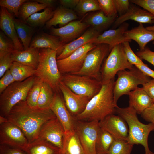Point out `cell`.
Here are the masks:
<instances>
[{
	"instance_id": "cell-1",
	"label": "cell",
	"mask_w": 154,
	"mask_h": 154,
	"mask_svg": "<svg viewBox=\"0 0 154 154\" xmlns=\"http://www.w3.org/2000/svg\"><path fill=\"white\" fill-rule=\"evenodd\" d=\"M5 117L21 130L29 143L37 139L44 124L56 118L50 108H33L28 105L26 100L16 104Z\"/></svg>"
},
{
	"instance_id": "cell-2",
	"label": "cell",
	"mask_w": 154,
	"mask_h": 154,
	"mask_svg": "<svg viewBox=\"0 0 154 154\" xmlns=\"http://www.w3.org/2000/svg\"><path fill=\"white\" fill-rule=\"evenodd\" d=\"M114 79L103 84L99 92L89 100L84 110L74 117V120L100 121L116 112L118 106L115 104L114 99Z\"/></svg>"
},
{
	"instance_id": "cell-3",
	"label": "cell",
	"mask_w": 154,
	"mask_h": 154,
	"mask_svg": "<svg viewBox=\"0 0 154 154\" xmlns=\"http://www.w3.org/2000/svg\"><path fill=\"white\" fill-rule=\"evenodd\" d=\"M116 112L126 122L129 131L127 141L133 145L141 144L144 148L145 154H154L149 149L148 138L150 133L154 131V125L151 123L145 124L138 119L137 113L133 108L129 106L116 108Z\"/></svg>"
},
{
	"instance_id": "cell-4",
	"label": "cell",
	"mask_w": 154,
	"mask_h": 154,
	"mask_svg": "<svg viewBox=\"0 0 154 154\" xmlns=\"http://www.w3.org/2000/svg\"><path fill=\"white\" fill-rule=\"evenodd\" d=\"M57 52L49 48L40 49L38 64L34 76L46 83L55 93L60 91L59 85L62 74L57 63Z\"/></svg>"
},
{
	"instance_id": "cell-5",
	"label": "cell",
	"mask_w": 154,
	"mask_h": 154,
	"mask_svg": "<svg viewBox=\"0 0 154 154\" xmlns=\"http://www.w3.org/2000/svg\"><path fill=\"white\" fill-rule=\"evenodd\" d=\"M36 78L34 76L22 81H15L0 94V116L6 117L16 104L26 100Z\"/></svg>"
},
{
	"instance_id": "cell-6",
	"label": "cell",
	"mask_w": 154,
	"mask_h": 154,
	"mask_svg": "<svg viewBox=\"0 0 154 154\" xmlns=\"http://www.w3.org/2000/svg\"><path fill=\"white\" fill-rule=\"evenodd\" d=\"M117 74V78L115 81L113 88L114 101L116 105L121 96L128 95L138 85H142L151 79L135 66L131 69L120 71Z\"/></svg>"
},
{
	"instance_id": "cell-7",
	"label": "cell",
	"mask_w": 154,
	"mask_h": 154,
	"mask_svg": "<svg viewBox=\"0 0 154 154\" xmlns=\"http://www.w3.org/2000/svg\"><path fill=\"white\" fill-rule=\"evenodd\" d=\"M133 66L127 59L122 43L115 46L110 52L101 70L102 84L114 79L119 71L131 69Z\"/></svg>"
},
{
	"instance_id": "cell-8",
	"label": "cell",
	"mask_w": 154,
	"mask_h": 154,
	"mask_svg": "<svg viewBox=\"0 0 154 154\" xmlns=\"http://www.w3.org/2000/svg\"><path fill=\"white\" fill-rule=\"evenodd\" d=\"M62 81L74 93L90 99L99 92L102 84L89 76L71 74H62Z\"/></svg>"
},
{
	"instance_id": "cell-9",
	"label": "cell",
	"mask_w": 154,
	"mask_h": 154,
	"mask_svg": "<svg viewBox=\"0 0 154 154\" xmlns=\"http://www.w3.org/2000/svg\"><path fill=\"white\" fill-rule=\"evenodd\" d=\"M109 52L108 44H96L87 54L81 69L78 72L72 74L86 76L101 81V66Z\"/></svg>"
},
{
	"instance_id": "cell-10",
	"label": "cell",
	"mask_w": 154,
	"mask_h": 154,
	"mask_svg": "<svg viewBox=\"0 0 154 154\" xmlns=\"http://www.w3.org/2000/svg\"><path fill=\"white\" fill-rule=\"evenodd\" d=\"M99 121L74 120V129L85 154H97L96 144L100 128Z\"/></svg>"
},
{
	"instance_id": "cell-11",
	"label": "cell",
	"mask_w": 154,
	"mask_h": 154,
	"mask_svg": "<svg viewBox=\"0 0 154 154\" xmlns=\"http://www.w3.org/2000/svg\"><path fill=\"white\" fill-rule=\"evenodd\" d=\"M96 44L89 43L78 49L68 57L57 60L58 67L62 74H73L78 72L82 67L88 53Z\"/></svg>"
},
{
	"instance_id": "cell-12",
	"label": "cell",
	"mask_w": 154,
	"mask_h": 154,
	"mask_svg": "<svg viewBox=\"0 0 154 154\" xmlns=\"http://www.w3.org/2000/svg\"><path fill=\"white\" fill-rule=\"evenodd\" d=\"M29 143L21 130L9 121L0 125V144L25 151Z\"/></svg>"
},
{
	"instance_id": "cell-13",
	"label": "cell",
	"mask_w": 154,
	"mask_h": 154,
	"mask_svg": "<svg viewBox=\"0 0 154 154\" xmlns=\"http://www.w3.org/2000/svg\"><path fill=\"white\" fill-rule=\"evenodd\" d=\"M65 133L62 125L56 118L49 120L43 124L37 139L47 142L61 150Z\"/></svg>"
},
{
	"instance_id": "cell-14",
	"label": "cell",
	"mask_w": 154,
	"mask_h": 154,
	"mask_svg": "<svg viewBox=\"0 0 154 154\" xmlns=\"http://www.w3.org/2000/svg\"><path fill=\"white\" fill-rule=\"evenodd\" d=\"M59 87L66 106L73 117L83 112L90 99L74 93L62 81L60 83Z\"/></svg>"
},
{
	"instance_id": "cell-15",
	"label": "cell",
	"mask_w": 154,
	"mask_h": 154,
	"mask_svg": "<svg viewBox=\"0 0 154 154\" xmlns=\"http://www.w3.org/2000/svg\"><path fill=\"white\" fill-rule=\"evenodd\" d=\"M100 127L110 134L115 139L127 140L129 128L125 121L119 116L108 115L99 121Z\"/></svg>"
},
{
	"instance_id": "cell-16",
	"label": "cell",
	"mask_w": 154,
	"mask_h": 154,
	"mask_svg": "<svg viewBox=\"0 0 154 154\" xmlns=\"http://www.w3.org/2000/svg\"><path fill=\"white\" fill-rule=\"evenodd\" d=\"M82 20L73 21L60 28H52L51 33L58 37L64 44L72 42L81 36L90 26Z\"/></svg>"
},
{
	"instance_id": "cell-17",
	"label": "cell",
	"mask_w": 154,
	"mask_h": 154,
	"mask_svg": "<svg viewBox=\"0 0 154 154\" xmlns=\"http://www.w3.org/2000/svg\"><path fill=\"white\" fill-rule=\"evenodd\" d=\"M129 24L124 22L119 27L114 29H110L100 34L98 37L91 43L95 44H108L110 52L115 46L124 42H131L125 35V32L128 30Z\"/></svg>"
},
{
	"instance_id": "cell-18",
	"label": "cell",
	"mask_w": 154,
	"mask_h": 154,
	"mask_svg": "<svg viewBox=\"0 0 154 154\" xmlns=\"http://www.w3.org/2000/svg\"><path fill=\"white\" fill-rule=\"evenodd\" d=\"M58 93L55 92L50 109L62 125L65 132L74 130V117Z\"/></svg>"
},
{
	"instance_id": "cell-19",
	"label": "cell",
	"mask_w": 154,
	"mask_h": 154,
	"mask_svg": "<svg viewBox=\"0 0 154 154\" xmlns=\"http://www.w3.org/2000/svg\"><path fill=\"white\" fill-rule=\"evenodd\" d=\"M12 14L6 8L1 7L0 12V27L4 33L13 42L16 50L23 51V47L17 36Z\"/></svg>"
},
{
	"instance_id": "cell-20",
	"label": "cell",
	"mask_w": 154,
	"mask_h": 154,
	"mask_svg": "<svg viewBox=\"0 0 154 154\" xmlns=\"http://www.w3.org/2000/svg\"><path fill=\"white\" fill-rule=\"evenodd\" d=\"M100 33L91 27L88 29L79 37L64 45L62 52L57 57V60L65 58L81 46L91 43L98 37Z\"/></svg>"
},
{
	"instance_id": "cell-21",
	"label": "cell",
	"mask_w": 154,
	"mask_h": 154,
	"mask_svg": "<svg viewBox=\"0 0 154 154\" xmlns=\"http://www.w3.org/2000/svg\"><path fill=\"white\" fill-rule=\"evenodd\" d=\"M135 21L139 23H154V15L147 11L131 4L127 11L117 17L114 23L117 27L127 20Z\"/></svg>"
},
{
	"instance_id": "cell-22",
	"label": "cell",
	"mask_w": 154,
	"mask_h": 154,
	"mask_svg": "<svg viewBox=\"0 0 154 154\" xmlns=\"http://www.w3.org/2000/svg\"><path fill=\"white\" fill-rule=\"evenodd\" d=\"M65 44L60 38L55 35L45 33L35 36L31 41L29 47L41 48H49L56 51L58 56L62 52Z\"/></svg>"
},
{
	"instance_id": "cell-23",
	"label": "cell",
	"mask_w": 154,
	"mask_h": 154,
	"mask_svg": "<svg viewBox=\"0 0 154 154\" xmlns=\"http://www.w3.org/2000/svg\"><path fill=\"white\" fill-rule=\"evenodd\" d=\"M128 95L129 106L138 114H141L145 109L154 106V103L142 87H137Z\"/></svg>"
},
{
	"instance_id": "cell-24",
	"label": "cell",
	"mask_w": 154,
	"mask_h": 154,
	"mask_svg": "<svg viewBox=\"0 0 154 154\" xmlns=\"http://www.w3.org/2000/svg\"><path fill=\"white\" fill-rule=\"evenodd\" d=\"M40 48L29 47L23 51L15 50L11 54L13 62L31 67L36 70L38 64Z\"/></svg>"
},
{
	"instance_id": "cell-25",
	"label": "cell",
	"mask_w": 154,
	"mask_h": 154,
	"mask_svg": "<svg viewBox=\"0 0 154 154\" xmlns=\"http://www.w3.org/2000/svg\"><path fill=\"white\" fill-rule=\"evenodd\" d=\"M124 35L128 39L136 42L140 50L144 49L148 43L154 40V31L147 30L142 23H139L138 26L127 30Z\"/></svg>"
},
{
	"instance_id": "cell-26",
	"label": "cell",
	"mask_w": 154,
	"mask_h": 154,
	"mask_svg": "<svg viewBox=\"0 0 154 154\" xmlns=\"http://www.w3.org/2000/svg\"><path fill=\"white\" fill-rule=\"evenodd\" d=\"M117 16L108 17L100 10L87 15L83 22L100 33L106 29L114 23L117 18Z\"/></svg>"
},
{
	"instance_id": "cell-27",
	"label": "cell",
	"mask_w": 154,
	"mask_h": 154,
	"mask_svg": "<svg viewBox=\"0 0 154 154\" xmlns=\"http://www.w3.org/2000/svg\"><path fill=\"white\" fill-rule=\"evenodd\" d=\"M78 18L73 11L61 6L54 11L52 17L46 23V27L49 28L59 25L61 27Z\"/></svg>"
},
{
	"instance_id": "cell-28",
	"label": "cell",
	"mask_w": 154,
	"mask_h": 154,
	"mask_svg": "<svg viewBox=\"0 0 154 154\" xmlns=\"http://www.w3.org/2000/svg\"><path fill=\"white\" fill-rule=\"evenodd\" d=\"M61 154H85L82 145L74 130L65 132Z\"/></svg>"
},
{
	"instance_id": "cell-29",
	"label": "cell",
	"mask_w": 154,
	"mask_h": 154,
	"mask_svg": "<svg viewBox=\"0 0 154 154\" xmlns=\"http://www.w3.org/2000/svg\"><path fill=\"white\" fill-rule=\"evenodd\" d=\"M25 151L27 154H61V150L58 148L37 139L29 143Z\"/></svg>"
},
{
	"instance_id": "cell-30",
	"label": "cell",
	"mask_w": 154,
	"mask_h": 154,
	"mask_svg": "<svg viewBox=\"0 0 154 154\" xmlns=\"http://www.w3.org/2000/svg\"><path fill=\"white\" fill-rule=\"evenodd\" d=\"M15 29L17 35L23 43L24 50L28 49L31 42L33 31L28 24L21 20L14 18Z\"/></svg>"
},
{
	"instance_id": "cell-31",
	"label": "cell",
	"mask_w": 154,
	"mask_h": 154,
	"mask_svg": "<svg viewBox=\"0 0 154 154\" xmlns=\"http://www.w3.org/2000/svg\"><path fill=\"white\" fill-rule=\"evenodd\" d=\"M9 70L15 81L21 82L34 76L35 70L32 67L13 62Z\"/></svg>"
},
{
	"instance_id": "cell-32",
	"label": "cell",
	"mask_w": 154,
	"mask_h": 154,
	"mask_svg": "<svg viewBox=\"0 0 154 154\" xmlns=\"http://www.w3.org/2000/svg\"><path fill=\"white\" fill-rule=\"evenodd\" d=\"M54 93L53 90L48 84L42 81L37 102V107L42 109L50 108Z\"/></svg>"
},
{
	"instance_id": "cell-33",
	"label": "cell",
	"mask_w": 154,
	"mask_h": 154,
	"mask_svg": "<svg viewBox=\"0 0 154 154\" xmlns=\"http://www.w3.org/2000/svg\"><path fill=\"white\" fill-rule=\"evenodd\" d=\"M47 7H48L46 5L35 1H26L22 4L20 8L19 16L21 20L26 22L27 19L31 15Z\"/></svg>"
},
{
	"instance_id": "cell-34",
	"label": "cell",
	"mask_w": 154,
	"mask_h": 154,
	"mask_svg": "<svg viewBox=\"0 0 154 154\" xmlns=\"http://www.w3.org/2000/svg\"><path fill=\"white\" fill-rule=\"evenodd\" d=\"M54 12L51 8L47 7L41 12L36 13L31 15L27 19L26 22L30 26H42L52 18Z\"/></svg>"
},
{
	"instance_id": "cell-35",
	"label": "cell",
	"mask_w": 154,
	"mask_h": 154,
	"mask_svg": "<svg viewBox=\"0 0 154 154\" xmlns=\"http://www.w3.org/2000/svg\"><path fill=\"white\" fill-rule=\"evenodd\" d=\"M115 139L110 134L100 127L96 144V152L108 153Z\"/></svg>"
},
{
	"instance_id": "cell-36",
	"label": "cell",
	"mask_w": 154,
	"mask_h": 154,
	"mask_svg": "<svg viewBox=\"0 0 154 154\" xmlns=\"http://www.w3.org/2000/svg\"><path fill=\"white\" fill-rule=\"evenodd\" d=\"M133 146L127 140L115 139L108 153V154H131Z\"/></svg>"
},
{
	"instance_id": "cell-37",
	"label": "cell",
	"mask_w": 154,
	"mask_h": 154,
	"mask_svg": "<svg viewBox=\"0 0 154 154\" xmlns=\"http://www.w3.org/2000/svg\"><path fill=\"white\" fill-rule=\"evenodd\" d=\"M42 82L41 80L36 77L35 81L28 93L26 100L28 105L31 107L37 108V102Z\"/></svg>"
},
{
	"instance_id": "cell-38",
	"label": "cell",
	"mask_w": 154,
	"mask_h": 154,
	"mask_svg": "<svg viewBox=\"0 0 154 154\" xmlns=\"http://www.w3.org/2000/svg\"><path fill=\"white\" fill-rule=\"evenodd\" d=\"M75 9L78 13L81 15L89 12L100 11L97 0H79Z\"/></svg>"
},
{
	"instance_id": "cell-39",
	"label": "cell",
	"mask_w": 154,
	"mask_h": 154,
	"mask_svg": "<svg viewBox=\"0 0 154 154\" xmlns=\"http://www.w3.org/2000/svg\"><path fill=\"white\" fill-rule=\"evenodd\" d=\"M16 50L12 41L2 31L0 32V58L11 53Z\"/></svg>"
},
{
	"instance_id": "cell-40",
	"label": "cell",
	"mask_w": 154,
	"mask_h": 154,
	"mask_svg": "<svg viewBox=\"0 0 154 154\" xmlns=\"http://www.w3.org/2000/svg\"><path fill=\"white\" fill-rule=\"evenodd\" d=\"M100 10L107 16L112 17L117 15L114 0H97Z\"/></svg>"
},
{
	"instance_id": "cell-41",
	"label": "cell",
	"mask_w": 154,
	"mask_h": 154,
	"mask_svg": "<svg viewBox=\"0 0 154 154\" xmlns=\"http://www.w3.org/2000/svg\"><path fill=\"white\" fill-rule=\"evenodd\" d=\"M27 1L26 0H1L0 5L1 7L6 8L10 12L13 13L16 17H18L21 5Z\"/></svg>"
},
{
	"instance_id": "cell-42",
	"label": "cell",
	"mask_w": 154,
	"mask_h": 154,
	"mask_svg": "<svg viewBox=\"0 0 154 154\" xmlns=\"http://www.w3.org/2000/svg\"><path fill=\"white\" fill-rule=\"evenodd\" d=\"M129 42L126 41L122 43L125 53L129 62L135 66L144 64L142 59L133 52L130 46Z\"/></svg>"
},
{
	"instance_id": "cell-43",
	"label": "cell",
	"mask_w": 154,
	"mask_h": 154,
	"mask_svg": "<svg viewBox=\"0 0 154 154\" xmlns=\"http://www.w3.org/2000/svg\"><path fill=\"white\" fill-rule=\"evenodd\" d=\"M11 54L0 58V78L2 77L6 72L9 70L13 62Z\"/></svg>"
},
{
	"instance_id": "cell-44",
	"label": "cell",
	"mask_w": 154,
	"mask_h": 154,
	"mask_svg": "<svg viewBox=\"0 0 154 154\" xmlns=\"http://www.w3.org/2000/svg\"><path fill=\"white\" fill-rule=\"evenodd\" d=\"M15 82L9 70H7L0 80V94L8 86Z\"/></svg>"
},
{
	"instance_id": "cell-45",
	"label": "cell",
	"mask_w": 154,
	"mask_h": 154,
	"mask_svg": "<svg viewBox=\"0 0 154 154\" xmlns=\"http://www.w3.org/2000/svg\"><path fill=\"white\" fill-rule=\"evenodd\" d=\"M129 1L142 7L154 15V0H131Z\"/></svg>"
},
{
	"instance_id": "cell-46",
	"label": "cell",
	"mask_w": 154,
	"mask_h": 154,
	"mask_svg": "<svg viewBox=\"0 0 154 154\" xmlns=\"http://www.w3.org/2000/svg\"><path fill=\"white\" fill-rule=\"evenodd\" d=\"M137 55L141 59H143L154 66V52L147 48L136 52Z\"/></svg>"
},
{
	"instance_id": "cell-47",
	"label": "cell",
	"mask_w": 154,
	"mask_h": 154,
	"mask_svg": "<svg viewBox=\"0 0 154 154\" xmlns=\"http://www.w3.org/2000/svg\"><path fill=\"white\" fill-rule=\"evenodd\" d=\"M117 13L121 16L125 13L129 9L130 4L128 0H114Z\"/></svg>"
},
{
	"instance_id": "cell-48",
	"label": "cell",
	"mask_w": 154,
	"mask_h": 154,
	"mask_svg": "<svg viewBox=\"0 0 154 154\" xmlns=\"http://www.w3.org/2000/svg\"><path fill=\"white\" fill-rule=\"evenodd\" d=\"M0 154H27L21 149L5 145H0Z\"/></svg>"
},
{
	"instance_id": "cell-49",
	"label": "cell",
	"mask_w": 154,
	"mask_h": 154,
	"mask_svg": "<svg viewBox=\"0 0 154 154\" xmlns=\"http://www.w3.org/2000/svg\"><path fill=\"white\" fill-rule=\"evenodd\" d=\"M142 87L154 103V79L142 85Z\"/></svg>"
},
{
	"instance_id": "cell-50",
	"label": "cell",
	"mask_w": 154,
	"mask_h": 154,
	"mask_svg": "<svg viewBox=\"0 0 154 154\" xmlns=\"http://www.w3.org/2000/svg\"><path fill=\"white\" fill-rule=\"evenodd\" d=\"M141 115L146 121L154 125V106L145 109Z\"/></svg>"
},
{
	"instance_id": "cell-51",
	"label": "cell",
	"mask_w": 154,
	"mask_h": 154,
	"mask_svg": "<svg viewBox=\"0 0 154 154\" xmlns=\"http://www.w3.org/2000/svg\"><path fill=\"white\" fill-rule=\"evenodd\" d=\"M145 75L150 77L154 79V71L149 68L148 66L145 64L135 66Z\"/></svg>"
},
{
	"instance_id": "cell-52",
	"label": "cell",
	"mask_w": 154,
	"mask_h": 154,
	"mask_svg": "<svg viewBox=\"0 0 154 154\" xmlns=\"http://www.w3.org/2000/svg\"><path fill=\"white\" fill-rule=\"evenodd\" d=\"M79 0H60L59 2L62 6L67 8H75Z\"/></svg>"
},
{
	"instance_id": "cell-53",
	"label": "cell",
	"mask_w": 154,
	"mask_h": 154,
	"mask_svg": "<svg viewBox=\"0 0 154 154\" xmlns=\"http://www.w3.org/2000/svg\"><path fill=\"white\" fill-rule=\"evenodd\" d=\"M37 2L46 5L48 7L51 8L55 1L53 0H37L35 1Z\"/></svg>"
},
{
	"instance_id": "cell-54",
	"label": "cell",
	"mask_w": 154,
	"mask_h": 154,
	"mask_svg": "<svg viewBox=\"0 0 154 154\" xmlns=\"http://www.w3.org/2000/svg\"><path fill=\"white\" fill-rule=\"evenodd\" d=\"M8 121L7 119L5 117L0 116V125Z\"/></svg>"
},
{
	"instance_id": "cell-55",
	"label": "cell",
	"mask_w": 154,
	"mask_h": 154,
	"mask_svg": "<svg viewBox=\"0 0 154 154\" xmlns=\"http://www.w3.org/2000/svg\"><path fill=\"white\" fill-rule=\"evenodd\" d=\"M146 29L149 31H154V25L147 26L146 27Z\"/></svg>"
},
{
	"instance_id": "cell-56",
	"label": "cell",
	"mask_w": 154,
	"mask_h": 154,
	"mask_svg": "<svg viewBox=\"0 0 154 154\" xmlns=\"http://www.w3.org/2000/svg\"><path fill=\"white\" fill-rule=\"evenodd\" d=\"M97 154H108V153L102 152H97Z\"/></svg>"
},
{
	"instance_id": "cell-57",
	"label": "cell",
	"mask_w": 154,
	"mask_h": 154,
	"mask_svg": "<svg viewBox=\"0 0 154 154\" xmlns=\"http://www.w3.org/2000/svg\"><path fill=\"white\" fill-rule=\"evenodd\" d=\"M152 43H153V44H154V41H153V42Z\"/></svg>"
}]
</instances>
